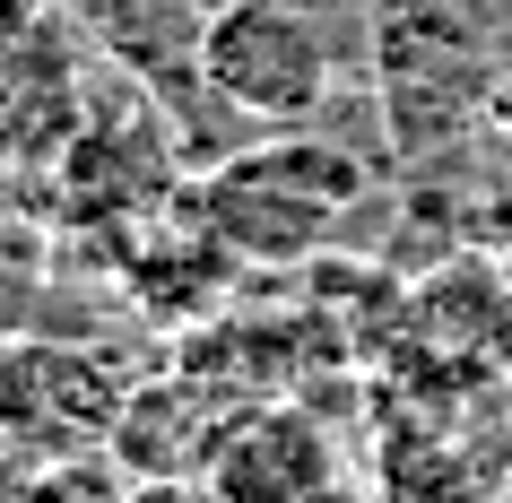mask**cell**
<instances>
[{
	"label": "cell",
	"instance_id": "3957f363",
	"mask_svg": "<svg viewBox=\"0 0 512 503\" xmlns=\"http://www.w3.org/2000/svg\"><path fill=\"white\" fill-rule=\"evenodd\" d=\"M374 61H382V105H391V131L417 148V139H443L460 113H486V70H478V35L460 27L452 0H382L374 27Z\"/></svg>",
	"mask_w": 512,
	"mask_h": 503
},
{
	"label": "cell",
	"instance_id": "6da1fadb",
	"mask_svg": "<svg viewBox=\"0 0 512 503\" xmlns=\"http://www.w3.org/2000/svg\"><path fill=\"white\" fill-rule=\"evenodd\" d=\"M365 200V165L330 139L243 148L200 183V217L235 261H313L322 235Z\"/></svg>",
	"mask_w": 512,
	"mask_h": 503
},
{
	"label": "cell",
	"instance_id": "277c9868",
	"mask_svg": "<svg viewBox=\"0 0 512 503\" xmlns=\"http://www.w3.org/2000/svg\"><path fill=\"white\" fill-rule=\"evenodd\" d=\"M486 122L512 139V70H495V87H486Z\"/></svg>",
	"mask_w": 512,
	"mask_h": 503
},
{
	"label": "cell",
	"instance_id": "7a4b0ae2",
	"mask_svg": "<svg viewBox=\"0 0 512 503\" xmlns=\"http://www.w3.org/2000/svg\"><path fill=\"white\" fill-rule=\"evenodd\" d=\"M200 87L243 122H313L339 87L330 35L296 0H217L200 18Z\"/></svg>",
	"mask_w": 512,
	"mask_h": 503
}]
</instances>
